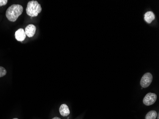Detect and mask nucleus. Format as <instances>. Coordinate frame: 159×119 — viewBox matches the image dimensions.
Returning a JSON list of instances; mask_svg holds the SVG:
<instances>
[{"mask_svg": "<svg viewBox=\"0 0 159 119\" xmlns=\"http://www.w3.org/2000/svg\"><path fill=\"white\" fill-rule=\"evenodd\" d=\"M23 9V6L20 5H11L7 9L6 11V16L8 20L14 22L22 14Z\"/></svg>", "mask_w": 159, "mask_h": 119, "instance_id": "nucleus-1", "label": "nucleus"}, {"mask_svg": "<svg viewBox=\"0 0 159 119\" xmlns=\"http://www.w3.org/2000/svg\"><path fill=\"white\" fill-rule=\"evenodd\" d=\"M42 10L41 5L36 1L29 2L26 11L27 14L30 17H36Z\"/></svg>", "mask_w": 159, "mask_h": 119, "instance_id": "nucleus-2", "label": "nucleus"}, {"mask_svg": "<svg viewBox=\"0 0 159 119\" xmlns=\"http://www.w3.org/2000/svg\"><path fill=\"white\" fill-rule=\"evenodd\" d=\"M153 79L152 75L151 73H147L144 74L141 80V85L143 88H147L151 84Z\"/></svg>", "mask_w": 159, "mask_h": 119, "instance_id": "nucleus-3", "label": "nucleus"}, {"mask_svg": "<svg viewBox=\"0 0 159 119\" xmlns=\"http://www.w3.org/2000/svg\"><path fill=\"white\" fill-rule=\"evenodd\" d=\"M157 100V95L154 93H148L143 99V102L147 106L153 105Z\"/></svg>", "mask_w": 159, "mask_h": 119, "instance_id": "nucleus-4", "label": "nucleus"}, {"mask_svg": "<svg viewBox=\"0 0 159 119\" xmlns=\"http://www.w3.org/2000/svg\"><path fill=\"white\" fill-rule=\"evenodd\" d=\"M36 30V27L35 25L32 24H29L28 26H26L25 29V33L26 35L28 37H33L35 34V32Z\"/></svg>", "mask_w": 159, "mask_h": 119, "instance_id": "nucleus-5", "label": "nucleus"}, {"mask_svg": "<svg viewBox=\"0 0 159 119\" xmlns=\"http://www.w3.org/2000/svg\"><path fill=\"white\" fill-rule=\"evenodd\" d=\"M26 35L23 29L20 28L15 33V37L16 40L20 42H23L25 40Z\"/></svg>", "mask_w": 159, "mask_h": 119, "instance_id": "nucleus-6", "label": "nucleus"}, {"mask_svg": "<svg viewBox=\"0 0 159 119\" xmlns=\"http://www.w3.org/2000/svg\"><path fill=\"white\" fill-rule=\"evenodd\" d=\"M59 111L61 115L63 116H67L69 115L70 113L68 106L65 104L61 105L60 107Z\"/></svg>", "mask_w": 159, "mask_h": 119, "instance_id": "nucleus-7", "label": "nucleus"}, {"mask_svg": "<svg viewBox=\"0 0 159 119\" xmlns=\"http://www.w3.org/2000/svg\"><path fill=\"white\" fill-rule=\"evenodd\" d=\"M154 19L155 15L152 11H148L144 15V20L148 23H151Z\"/></svg>", "mask_w": 159, "mask_h": 119, "instance_id": "nucleus-8", "label": "nucleus"}, {"mask_svg": "<svg viewBox=\"0 0 159 119\" xmlns=\"http://www.w3.org/2000/svg\"><path fill=\"white\" fill-rule=\"evenodd\" d=\"M157 117V113L155 111H151L147 113L145 119H156Z\"/></svg>", "mask_w": 159, "mask_h": 119, "instance_id": "nucleus-9", "label": "nucleus"}, {"mask_svg": "<svg viewBox=\"0 0 159 119\" xmlns=\"http://www.w3.org/2000/svg\"><path fill=\"white\" fill-rule=\"evenodd\" d=\"M7 71L4 67L0 66V78L4 77L6 74Z\"/></svg>", "mask_w": 159, "mask_h": 119, "instance_id": "nucleus-10", "label": "nucleus"}, {"mask_svg": "<svg viewBox=\"0 0 159 119\" xmlns=\"http://www.w3.org/2000/svg\"><path fill=\"white\" fill-rule=\"evenodd\" d=\"M8 2L7 0H0V6L5 5Z\"/></svg>", "mask_w": 159, "mask_h": 119, "instance_id": "nucleus-11", "label": "nucleus"}, {"mask_svg": "<svg viewBox=\"0 0 159 119\" xmlns=\"http://www.w3.org/2000/svg\"><path fill=\"white\" fill-rule=\"evenodd\" d=\"M60 119V118H59V117H55V118H53V119Z\"/></svg>", "mask_w": 159, "mask_h": 119, "instance_id": "nucleus-12", "label": "nucleus"}, {"mask_svg": "<svg viewBox=\"0 0 159 119\" xmlns=\"http://www.w3.org/2000/svg\"><path fill=\"white\" fill-rule=\"evenodd\" d=\"M158 119H159V115H158Z\"/></svg>", "mask_w": 159, "mask_h": 119, "instance_id": "nucleus-13", "label": "nucleus"}, {"mask_svg": "<svg viewBox=\"0 0 159 119\" xmlns=\"http://www.w3.org/2000/svg\"><path fill=\"white\" fill-rule=\"evenodd\" d=\"M17 119V118H14V119Z\"/></svg>", "mask_w": 159, "mask_h": 119, "instance_id": "nucleus-14", "label": "nucleus"}]
</instances>
